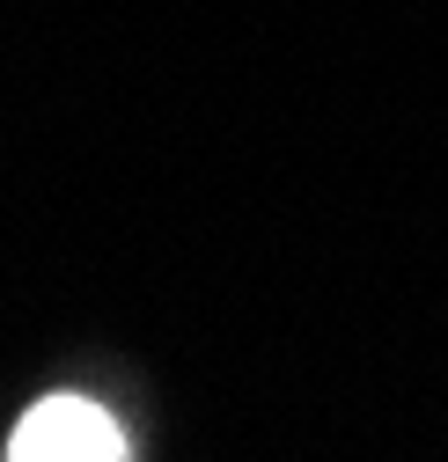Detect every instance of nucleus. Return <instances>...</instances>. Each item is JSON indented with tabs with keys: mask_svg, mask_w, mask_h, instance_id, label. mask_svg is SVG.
Instances as JSON below:
<instances>
[{
	"mask_svg": "<svg viewBox=\"0 0 448 462\" xmlns=\"http://www.w3.org/2000/svg\"><path fill=\"white\" fill-rule=\"evenodd\" d=\"M15 462H118L126 455V433L118 419L89 396H51L37 411H23L15 440H8Z\"/></svg>",
	"mask_w": 448,
	"mask_h": 462,
	"instance_id": "obj_1",
	"label": "nucleus"
}]
</instances>
